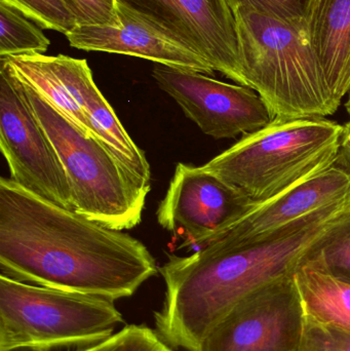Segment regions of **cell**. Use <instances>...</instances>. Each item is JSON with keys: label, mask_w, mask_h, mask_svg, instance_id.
I'll return each mask as SVG.
<instances>
[{"label": "cell", "mask_w": 350, "mask_h": 351, "mask_svg": "<svg viewBox=\"0 0 350 351\" xmlns=\"http://www.w3.org/2000/svg\"><path fill=\"white\" fill-rule=\"evenodd\" d=\"M1 274L36 286L132 297L160 268L139 239L0 179Z\"/></svg>", "instance_id": "obj_1"}, {"label": "cell", "mask_w": 350, "mask_h": 351, "mask_svg": "<svg viewBox=\"0 0 350 351\" xmlns=\"http://www.w3.org/2000/svg\"><path fill=\"white\" fill-rule=\"evenodd\" d=\"M349 208L350 202L323 208L256 245L230 247L214 241L187 257L172 256L160 267L166 299L154 315L155 331L172 348L199 351L232 307L294 276Z\"/></svg>", "instance_id": "obj_2"}, {"label": "cell", "mask_w": 350, "mask_h": 351, "mask_svg": "<svg viewBox=\"0 0 350 351\" xmlns=\"http://www.w3.org/2000/svg\"><path fill=\"white\" fill-rule=\"evenodd\" d=\"M234 14L249 88L266 103L271 119L337 112L304 16L282 19L244 8Z\"/></svg>", "instance_id": "obj_3"}, {"label": "cell", "mask_w": 350, "mask_h": 351, "mask_svg": "<svg viewBox=\"0 0 350 351\" xmlns=\"http://www.w3.org/2000/svg\"><path fill=\"white\" fill-rule=\"evenodd\" d=\"M342 131L326 117L273 119L201 167L260 204L335 166Z\"/></svg>", "instance_id": "obj_4"}, {"label": "cell", "mask_w": 350, "mask_h": 351, "mask_svg": "<svg viewBox=\"0 0 350 351\" xmlns=\"http://www.w3.org/2000/svg\"><path fill=\"white\" fill-rule=\"evenodd\" d=\"M23 86L65 169L73 210L116 230L139 225L150 182L129 170L108 146L84 134L32 88Z\"/></svg>", "instance_id": "obj_5"}, {"label": "cell", "mask_w": 350, "mask_h": 351, "mask_svg": "<svg viewBox=\"0 0 350 351\" xmlns=\"http://www.w3.org/2000/svg\"><path fill=\"white\" fill-rule=\"evenodd\" d=\"M125 324L114 301L0 274V351L84 348Z\"/></svg>", "instance_id": "obj_6"}, {"label": "cell", "mask_w": 350, "mask_h": 351, "mask_svg": "<svg viewBox=\"0 0 350 351\" xmlns=\"http://www.w3.org/2000/svg\"><path fill=\"white\" fill-rule=\"evenodd\" d=\"M0 148L10 179L58 206L73 210L71 188L59 154L37 119L22 82L1 60Z\"/></svg>", "instance_id": "obj_7"}, {"label": "cell", "mask_w": 350, "mask_h": 351, "mask_svg": "<svg viewBox=\"0 0 350 351\" xmlns=\"http://www.w3.org/2000/svg\"><path fill=\"white\" fill-rule=\"evenodd\" d=\"M305 323L294 274L232 307L208 333L199 351H300Z\"/></svg>", "instance_id": "obj_8"}, {"label": "cell", "mask_w": 350, "mask_h": 351, "mask_svg": "<svg viewBox=\"0 0 350 351\" xmlns=\"http://www.w3.org/2000/svg\"><path fill=\"white\" fill-rule=\"evenodd\" d=\"M252 202L203 167L177 165L156 217L162 228L197 250L221 239Z\"/></svg>", "instance_id": "obj_9"}, {"label": "cell", "mask_w": 350, "mask_h": 351, "mask_svg": "<svg viewBox=\"0 0 350 351\" xmlns=\"http://www.w3.org/2000/svg\"><path fill=\"white\" fill-rule=\"evenodd\" d=\"M152 76L184 114L214 139L244 137L273 121L266 103L248 86L162 65L154 67Z\"/></svg>", "instance_id": "obj_10"}, {"label": "cell", "mask_w": 350, "mask_h": 351, "mask_svg": "<svg viewBox=\"0 0 350 351\" xmlns=\"http://www.w3.org/2000/svg\"><path fill=\"white\" fill-rule=\"evenodd\" d=\"M168 27L210 64L248 86L236 16L226 0H119Z\"/></svg>", "instance_id": "obj_11"}, {"label": "cell", "mask_w": 350, "mask_h": 351, "mask_svg": "<svg viewBox=\"0 0 350 351\" xmlns=\"http://www.w3.org/2000/svg\"><path fill=\"white\" fill-rule=\"evenodd\" d=\"M118 1L121 27H76L66 35L74 49L149 60L158 65L213 76L210 64L168 27Z\"/></svg>", "instance_id": "obj_12"}, {"label": "cell", "mask_w": 350, "mask_h": 351, "mask_svg": "<svg viewBox=\"0 0 350 351\" xmlns=\"http://www.w3.org/2000/svg\"><path fill=\"white\" fill-rule=\"evenodd\" d=\"M341 202H350V171L336 164L271 199L251 204L230 230L216 241L230 247L263 243L306 217Z\"/></svg>", "instance_id": "obj_13"}, {"label": "cell", "mask_w": 350, "mask_h": 351, "mask_svg": "<svg viewBox=\"0 0 350 351\" xmlns=\"http://www.w3.org/2000/svg\"><path fill=\"white\" fill-rule=\"evenodd\" d=\"M49 59L88 117L96 137L108 146L129 170L150 182L151 172L145 154L134 143L112 107L95 84L86 60L65 55L49 56Z\"/></svg>", "instance_id": "obj_14"}, {"label": "cell", "mask_w": 350, "mask_h": 351, "mask_svg": "<svg viewBox=\"0 0 350 351\" xmlns=\"http://www.w3.org/2000/svg\"><path fill=\"white\" fill-rule=\"evenodd\" d=\"M304 18L334 104L350 94V0H306Z\"/></svg>", "instance_id": "obj_15"}, {"label": "cell", "mask_w": 350, "mask_h": 351, "mask_svg": "<svg viewBox=\"0 0 350 351\" xmlns=\"http://www.w3.org/2000/svg\"><path fill=\"white\" fill-rule=\"evenodd\" d=\"M306 315L350 331V282L339 280L308 259L295 274Z\"/></svg>", "instance_id": "obj_16"}, {"label": "cell", "mask_w": 350, "mask_h": 351, "mask_svg": "<svg viewBox=\"0 0 350 351\" xmlns=\"http://www.w3.org/2000/svg\"><path fill=\"white\" fill-rule=\"evenodd\" d=\"M51 41L38 25L0 2V58L43 53Z\"/></svg>", "instance_id": "obj_17"}, {"label": "cell", "mask_w": 350, "mask_h": 351, "mask_svg": "<svg viewBox=\"0 0 350 351\" xmlns=\"http://www.w3.org/2000/svg\"><path fill=\"white\" fill-rule=\"evenodd\" d=\"M310 260L331 276L350 282V208Z\"/></svg>", "instance_id": "obj_18"}, {"label": "cell", "mask_w": 350, "mask_h": 351, "mask_svg": "<svg viewBox=\"0 0 350 351\" xmlns=\"http://www.w3.org/2000/svg\"><path fill=\"white\" fill-rule=\"evenodd\" d=\"M12 6L41 29L67 35L78 27L75 16L65 0H0Z\"/></svg>", "instance_id": "obj_19"}, {"label": "cell", "mask_w": 350, "mask_h": 351, "mask_svg": "<svg viewBox=\"0 0 350 351\" xmlns=\"http://www.w3.org/2000/svg\"><path fill=\"white\" fill-rule=\"evenodd\" d=\"M76 351H173L155 330L144 325H129L108 339Z\"/></svg>", "instance_id": "obj_20"}, {"label": "cell", "mask_w": 350, "mask_h": 351, "mask_svg": "<svg viewBox=\"0 0 350 351\" xmlns=\"http://www.w3.org/2000/svg\"><path fill=\"white\" fill-rule=\"evenodd\" d=\"M300 351H350V331L306 315Z\"/></svg>", "instance_id": "obj_21"}, {"label": "cell", "mask_w": 350, "mask_h": 351, "mask_svg": "<svg viewBox=\"0 0 350 351\" xmlns=\"http://www.w3.org/2000/svg\"><path fill=\"white\" fill-rule=\"evenodd\" d=\"M78 27H121L117 0H65Z\"/></svg>", "instance_id": "obj_22"}, {"label": "cell", "mask_w": 350, "mask_h": 351, "mask_svg": "<svg viewBox=\"0 0 350 351\" xmlns=\"http://www.w3.org/2000/svg\"><path fill=\"white\" fill-rule=\"evenodd\" d=\"M232 12L244 8L282 19L304 16L306 0H226Z\"/></svg>", "instance_id": "obj_23"}, {"label": "cell", "mask_w": 350, "mask_h": 351, "mask_svg": "<svg viewBox=\"0 0 350 351\" xmlns=\"http://www.w3.org/2000/svg\"><path fill=\"white\" fill-rule=\"evenodd\" d=\"M337 165L350 171V115L349 121L343 125Z\"/></svg>", "instance_id": "obj_24"}, {"label": "cell", "mask_w": 350, "mask_h": 351, "mask_svg": "<svg viewBox=\"0 0 350 351\" xmlns=\"http://www.w3.org/2000/svg\"><path fill=\"white\" fill-rule=\"evenodd\" d=\"M345 109H347V113L350 115V94L349 100H347V104H345Z\"/></svg>", "instance_id": "obj_25"}]
</instances>
